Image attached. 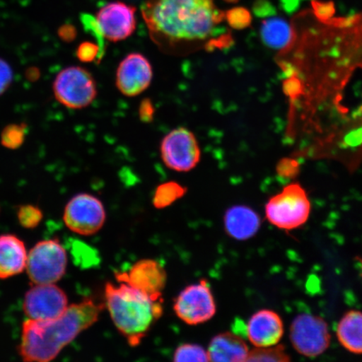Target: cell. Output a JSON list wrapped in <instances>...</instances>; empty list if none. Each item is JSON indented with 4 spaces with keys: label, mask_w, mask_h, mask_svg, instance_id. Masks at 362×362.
Wrapping results in <instances>:
<instances>
[{
    "label": "cell",
    "mask_w": 362,
    "mask_h": 362,
    "mask_svg": "<svg viewBox=\"0 0 362 362\" xmlns=\"http://www.w3.org/2000/svg\"><path fill=\"white\" fill-rule=\"evenodd\" d=\"M142 15L153 42L169 49L207 40L225 19L214 0H147Z\"/></svg>",
    "instance_id": "obj_1"
},
{
    "label": "cell",
    "mask_w": 362,
    "mask_h": 362,
    "mask_svg": "<svg viewBox=\"0 0 362 362\" xmlns=\"http://www.w3.org/2000/svg\"><path fill=\"white\" fill-rule=\"evenodd\" d=\"M105 305L88 297L68 306L55 319L35 321L27 319L22 325L18 351L26 362L55 360L65 347L98 322Z\"/></svg>",
    "instance_id": "obj_2"
},
{
    "label": "cell",
    "mask_w": 362,
    "mask_h": 362,
    "mask_svg": "<svg viewBox=\"0 0 362 362\" xmlns=\"http://www.w3.org/2000/svg\"><path fill=\"white\" fill-rule=\"evenodd\" d=\"M107 283L104 305L113 324L130 346L139 345L163 315V300H156L128 284Z\"/></svg>",
    "instance_id": "obj_3"
},
{
    "label": "cell",
    "mask_w": 362,
    "mask_h": 362,
    "mask_svg": "<svg viewBox=\"0 0 362 362\" xmlns=\"http://www.w3.org/2000/svg\"><path fill=\"white\" fill-rule=\"evenodd\" d=\"M68 255L57 238L42 240L28 252L26 272L33 284H57L64 277Z\"/></svg>",
    "instance_id": "obj_4"
},
{
    "label": "cell",
    "mask_w": 362,
    "mask_h": 362,
    "mask_svg": "<svg viewBox=\"0 0 362 362\" xmlns=\"http://www.w3.org/2000/svg\"><path fill=\"white\" fill-rule=\"evenodd\" d=\"M310 210L305 189L298 184H291L270 199L265 207V214L276 228L291 230L306 223Z\"/></svg>",
    "instance_id": "obj_5"
},
{
    "label": "cell",
    "mask_w": 362,
    "mask_h": 362,
    "mask_svg": "<svg viewBox=\"0 0 362 362\" xmlns=\"http://www.w3.org/2000/svg\"><path fill=\"white\" fill-rule=\"evenodd\" d=\"M54 97L59 103L70 110H83L97 97L96 81L90 72L83 67L64 68L53 81Z\"/></svg>",
    "instance_id": "obj_6"
},
{
    "label": "cell",
    "mask_w": 362,
    "mask_h": 362,
    "mask_svg": "<svg viewBox=\"0 0 362 362\" xmlns=\"http://www.w3.org/2000/svg\"><path fill=\"white\" fill-rule=\"evenodd\" d=\"M63 221L72 233L81 236H92L105 223V207L93 194L80 193L67 202L63 212Z\"/></svg>",
    "instance_id": "obj_7"
},
{
    "label": "cell",
    "mask_w": 362,
    "mask_h": 362,
    "mask_svg": "<svg viewBox=\"0 0 362 362\" xmlns=\"http://www.w3.org/2000/svg\"><path fill=\"white\" fill-rule=\"evenodd\" d=\"M174 310L180 320L189 325L207 322L216 313V305L209 283L202 279L189 285L176 297Z\"/></svg>",
    "instance_id": "obj_8"
},
{
    "label": "cell",
    "mask_w": 362,
    "mask_h": 362,
    "mask_svg": "<svg viewBox=\"0 0 362 362\" xmlns=\"http://www.w3.org/2000/svg\"><path fill=\"white\" fill-rule=\"evenodd\" d=\"M292 345L300 354L318 356L328 349L330 334L325 320L310 314L298 315L291 328Z\"/></svg>",
    "instance_id": "obj_9"
},
{
    "label": "cell",
    "mask_w": 362,
    "mask_h": 362,
    "mask_svg": "<svg viewBox=\"0 0 362 362\" xmlns=\"http://www.w3.org/2000/svg\"><path fill=\"white\" fill-rule=\"evenodd\" d=\"M69 305L66 293L56 284H33L25 293L23 310L28 320L45 321L62 315Z\"/></svg>",
    "instance_id": "obj_10"
},
{
    "label": "cell",
    "mask_w": 362,
    "mask_h": 362,
    "mask_svg": "<svg viewBox=\"0 0 362 362\" xmlns=\"http://www.w3.org/2000/svg\"><path fill=\"white\" fill-rule=\"evenodd\" d=\"M161 157L171 170L187 172L200 162L201 149L191 131L176 129L167 134L161 144Z\"/></svg>",
    "instance_id": "obj_11"
},
{
    "label": "cell",
    "mask_w": 362,
    "mask_h": 362,
    "mask_svg": "<svg viewBox=\"0 0 362 362\" xmlns=\"http://www.w3.org/2000/svg\"><path fill=\"white\" fill-rule=\"evenodd\" d=\"M117 282H124L156 300L162 298L167 274L160 262L143 259L134 264L128 272L117 273Z\"/></svg>",
    "instance_id": "obj_12"
},
{
    "label": "cell",
    "mask_w": 362,
    "mask_h": 362,
    "mask_svg": "<svg viewBox=\"0 0 362 362\" xmlns=\"http://www.w3.org/2000/svg\"><path fill=\"white\" fill-rule=\"evenodd\" d=\"M135 8L123 2L106 4L97 13L96 21L103 37L110 42L124 40L134 33Z\"/></svg>",
    "instance_id": "obj_13"
},
{
    "label": "cell",
    "mask_w": 362,
    "mask_h": 362,
    "mask_svg": "<svg viewBox=\"0 0 362 362\" xmlns=\"http://www.w3.org/2000/svg\"><path fill=\"white\" fill-rule=\"evenodd\" d=\"M153 71L148 59L139 53L127 56L117 70L116 85L128 97L138 96L151 85Z\"/></svg>",
    "instance_id": "obj_14"
},
{
    "label": "cell",
    "mask_w": 362,
    "mask_h": 362,
    "mask_svg": "<svg viewBox=\"0 0 362 362\" xmlns=\"http://www.w3.org/2000/svg\"><path fill=\"white\" fill-rule=\"evenodd\" d=\"M284 334V323L274 311L262 310L253 315L248 321L247 336L255 347L277 345Z\"/></svg>",
    "instance_id": "obj_15"
},
{
    "label": "cell",
    "mask_w": 362,
    "mask_h": 362,
    "mask_svg": "<svg viewBox=\"0 0 362 362\" xmlns=\"http://www.w3.org/2000/svg\"><path fill=\"white\" fill-rule=\"evenodd\" d=\"M25 243L13 234L0 235V279H8L23 273L28 259Z\"/></svg>",
    "instance_id": "obj_16"
},
{
    "label": "cell",
    "mask_w": 362,
    "mask_h": 362,
    "mask_svg": "<svg viewBox=\"0 0 362 362\" xmlns=\"http://www.w3.org/2000/svg\"><path fill=\"white\" fill-rule=\"evenodd\" d=\"M260 226L259 214L252 208L245 206L230 207L224 216L226 233L238 241H246L255 236Z\"/></svg>",
    "instance_id": "obj_17"
},
{
    "label": "cell",
    "mask_w": 362,
    "mask_h": 362,
    "mask_svg": "<svg viewBox=\"0 0 362 362\" xmlns=\"http://www.w3.org/2000/svg\"><path fill=\"white\" fill-rule=\"evenodd\" d=\"M208 355L210 361H247L249 349L243 338L235 332H224L212 338Z\"/></svg>",
    "instance_id": "obj_18"
},
{
    "label": "cell",
    "mask_w": 362,
    "mask_h": 362,
    "mask_svg": "<svg viewBox=\"0 0 362 362\" xmlns=\"http://www.w3.org/2000/svg\"><path fill=\"white\" fill-rule=\"evenodd\" d=\"M337 337L346 350L362 354V312L351 310L342 317L337 327Z\"/></svg>",
    "instance_id": "obj_19"
},
{
    "label": "cell",
    "mask_w": 362,
    "mask_h": 362,
    "mask_svg": "<svg viewBox=\"0 0 362 362\" xmlns=\"http://www.w3.org/2000/svg\"><path fill=\"white\" fill-rule=\"evenodd\" d=\"M260 34L267 47L278 49L288 47L293 38L291 25L280 17H270L262 21Z\"/></svg>",
    "instance_id": "obj_20"
},
{
    "label": "cell",
    "mask_w": 362,
    "mask_h": 362,
    "mask_svg": "<svg viewBox=\"0 0 362 362\" xmlns=\"http://www.w3.org/2000/svg\"><path fill=\"white\" fill-rule=\"evenodd\" d=\"M187 189L175 181L158 185L153 194V204L157 209H164L182 198Z\"/></svg>",
    "instance_id": "obj_21"
},
{
    "label": "cell",
    "mask_w": 362,
    "mask_h": 362,
    "mask_svg": "<svg viewBox=\"0 0 362 362\" xmlns=\"http://www.w3.org/2000/svg\"><path fill=\"white\" fill-rule=\"evenodd\" d=\"M289 361H291V357L285 352V348L282 345L256 347L255 349L249 351L247 360V361L255 362H287Z\"/></svg>",
    "instance_id": "obj_22"
},
{
    "label": "cell",
    "mask_w": 362,
    "mask_h": 362,
    "mask_svg": "<svg viewBox=\"0 0 362 362\" xmlns=\"http://www.w3.org/2000/svg\"><path fill=\"white\" fill-rule=\"evenodd\" d=\"M27 125L25 124H8L2 130L0 134L1 146L8 149L19 148L25 141Z\"/></svg>",
    "instance_id": "obj_23"
},
{
    "label": "cell",
    "mask_w": 362,
    "mask_h": 362,
    "mask_svg": "<svg viewBox=\"0 0 362 362\" xmlns=\"http://www.w3.org/2000/svg\"><path fill=\"white\" fill-rule=\"evenodd\" d=\"M174 361L176 362L210 361L208 351L197 344H183L174 353Z\"/></svg>",
    "instance_id": "obj_24"
},
{
    "label": "cell",
    "mask_w": 362,
    "mask_h": 362,
    "mask_svg": "<svg viewBox=\"0 0 362 362\" xmlns=\"http://www.w3.org/2000/svg\"><path fill=\"white\" fill-rule=\"evenodd\" d=\"M44 214L40 207L31 204L21 206L17 210V219L25 229H35L43 220Z\"/></svg>",
    "instance_id": "obj_25"
},
{
    "label": "cell",
    "mask_w": 362,
    "mask_h": 362,
    "mask_svg": "<svg viewBox=\"0 0 362 362\" xmlns=\"http://www.w3.org/2000/svg\"><path fill=\"white\" fill-rule=\"evenodd\" d=\"M225 19L233 29L243 30L250 26L252 18L250 12L243 7H235L225 13Z\"/></svg>",
    "instance_id": "obj_26"
},
{
    "label": "cell",
    "mask_w": 362,
    "mask_h": 362,
    "mask_svg": "<svg viewBox=\"0 0 362 362\" xmlns=\"http://www.w3.org/2000/svg\"><path fill=\"white\" fill-rule=\"evenodd\" d=\"M76 56L81 62L90 63L100 62L104 55L97 43L84 42L78 45Z\"/></svg>",
    "instance_id": "obj_27"
},
{
    "label": "cell",
    "mask_w": 362,
    "mask_h": 362,
    "mask_svg": "<svg viewBox=\"0 0 362 362\" xmlns=\"http://www.w3.org/2000/svg\"><path fill=\"white\" fill-rule=\"evenodd\" d=\"M81 22H83L84 29L96 38L97 44L104 55L105 54V42H104L105 38L103 37L101 30L99 29L96 19L90 15H83L81 16Z\"/></svg>",
    "instance_id": "obj_28"
},
{
    "label": "cell",
    "mask_w": 362,
    "mask_h": 362,
    "mask_svg": "<svg viewBox=\"0 0 362 362\" xmlns=\"http://www.w3.org/2000/svg\"><path fill=\"white\" fill-rule=\"evenodd\" d=\"M13 79V72L10 64L0 58V96L11 87Z\"/></svg>",
    "instance_id": "obj_29"
},
{
    "label": "cell",
    "mask_w": 362,
    "mask_h": 362,
    "mask_svg": "<svg viewBox=\"0 0 362 362\" xmlns=\"http://www.w3.org/2000/svg\"><path fill=\"white\" fill-rule=\"evenodd\" d=\"M298 166L296 161L284 160L278 165V172L284 177H293L297 174Z\"/></svg>",
    "instance_id": "obj_30"
},
{
    "label": "cell",
    "mask_w": 362,
    "mask_h": 362,
    "mask_svg": "<svg viewBox=\"0 0 362 362\" xmlns=\"http://www.w3.org/2000/svg\"><path fill=\"white\" fill-rule=\"evenodd\" d=\"M58 36L62 42L71 43L78 36V30L74 25L70 24L63 25L58 30Z\"/></svg>",
    "instance_id": "obj_31"
},
{
    "label": "cell",
    "mask_w": 362,
    "mask_h": 362,
    "mask_svg": "<svg viewBox=\"0 0 362 362\" xmlns=\"http://www.w3.org/2000/svg\"><path fill=\"white\" fill-rule=\"evenodd\" d=\"M155 115V107L149 99H144L140 104L139 116L143 122H151Z\"/></svg>",
    "instance_id": "obj_32"
},
{
    "label": "cell",
    "mask_w": 362,
    "mask_h": 362,
    "mask_svg": "<svg viewBox=\"0 0 362 362\" xmlns=\"http://www.w3.org/2000/svg\"><path fill=\"white\" fill-rule=\"evenodd\" d=\"M253 11L255 15L259 17H266L272 15L274 8L270 6V3L266 0H257L253 6Z\"/></svg>",
    "instance_id": "obj_33"
},
{
    "label": "cell",
    "mask_w": 362,
    "mask_h": 362,
    "mask_svg": "<svg viewBox=\"0 0 362 362\" xmlns=\"http://www.w3.org/2000/svg\"><path fill=\"white\" fill-rule=\"evenodd\" d=\"M223 1L228 4H236L239 0H223Z\"/></svg>",
    "instance_id": "obj_34"
}]
</instances>
